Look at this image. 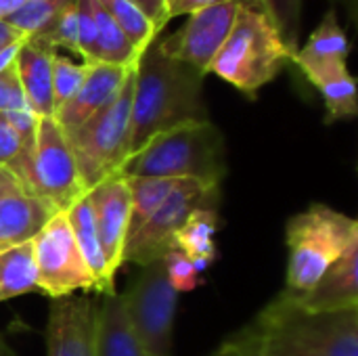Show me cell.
<instances>
[{"label":"cell","instance_id":"obj_39","mask_svg":"<svg viewBox=\"0 0 358 356\" xmlns=\"http://www.w3.org/2000/svg\"><path fill=\"white\" fill-rule=\"evenodd\" d=\"M27 0H0V21H6L15 10H19Z\"/></svg>","mask_w":358,"mask_h":356},{"label":"cell","instance_id":"obj_16","mask_svg":"<svg viewBox=\"0 0 358 356\" xmlns=\"http://www.w3.org/2000/svg\"><path fill=\"white\" fill-rule=\"evenodd\" d=\"M310 313L358 308V239L304 294H294Z\"/></svg>","mask_w":358,"mask_h":356},{"label":"cell","instance_id":"obj_17","mask_svg":"<svg viewBox=\"0 0 358 356\" xmlns=\"http://www.w3.org/2000/svg\"><path fill=\"white\" fill-rule=\"evenodd\" d=\"M57 50L25 38L15 55V71L27 109L36 118H55L52 103V55Z\"/></svg>","mask_w":358,"mask_h":356},{"label":"cell","instance_id":"obj_37","mask_svg":"<svg viewBox=\"0 0 358 356\" xmlns=\"http://www.w3.org/2000/svg\"><path fill=\"white\" fill-rule=\"evenodd\" d=\"M17 193H25V189L21 187V183L6 168L0 166V197H4V195H17Z\"/></svg>","mask_w":358,"mask_h":356},{"label":"cell","instance_id":"obj_14","mask_svg":"<svg viewBox=\"0 0 358 356\" xmlns=\"http://www.w3.org/2000/svg\"><path fill=\"white\" fill-rule=\"evenodd\" d=\"M348 52H350L348 36L342 29L336 10H329L321 19L319 27L310 34L308 42L296 50L292 61L304 71V76L315 86H319L348 71L346 67Z\"/></svg>","mask_w":358,"mask_h":356},{"label":"cell","instance_id":"obj_19","mask_svg":"<svg viewBox=\"0 0 358 356\" xmlns=\"http://www.w3.org/2000/svg\"><path fill=\"white\" fill-rule=\"evenodd\" d=\"M65 214H67L71 233L76 237V243L80 248V254L94 279V292H99L103 296L115 294V290H113L115 279L109 277V273H107V264H105L99 233H96L94 212H92V204H90L88 195L80 197Z\"/></svg>","mask_w":358,"mask_h":356},{"label":"cell","instance_id":"obj_18","mask_svg":"<svg viewBox=\"0 0 358 356\" xmlns=\"http://www.w3.org/2000/svg\"><path fill=\"white\" fill-rule=\"evenodd\" d=\"M52 214L46 201L29 193L0 197V252L31 241Z\"/></svg>","mask_w":358,"mask_h":356},{"label":"cell","instance_id":"obj_21","mask_svg":"<svg viewBox=\"0 0 358 356\" xmlns=\"http://www.w3.org/2000/svg\"><path fill=\"white\" fill-rule=\"evenodd\" d=\"M96 356H149L128 325L120 294H109L99 304Z\"/></svg>","mask_w":358,"mask_h":356},{"label":"cell","instance_id":"obj_34","mask_svg":"<svg viewBox=\"0 0 358 356\" xmlns=\"http://www.w3.org/2000/svg\"><path fill=\"white\" fill-rule=\"evenodd\" d=\"M25 105V97L15 71V63L10 67H6L4 71H0V113H8L15 109H23Z\"/></svg>","mask_w":358,"mask_h":356},{"label":"cell","instance_id":"obj_15","mask_svg":"<svg viewBox=\"0 0 358 356\" xmlns=\"http://www.w3.org/2000/svg\"><path fill=\"white\" fill-rule=\"evenodd\" d=\"M132 67L88 63V73L80 90L55 113V120L61 126V130L69 134L71 130L82 126L88 118H92L96 111H101L107 103H111Z\"/></svg>","mask_w":358,"mask_h":356},{"label":"cell","instance_id":"obj_36","mask_svg":"<svg viewBox=\"0 0 358 356\" xmlns=\"http://www.w3.org/2000/svg\"><path fill=\"white\" fill-rule=\"evenodd\" d=\"M128 2H132L134 6H138L159 29H164L166 23L170 21L168 8H166V2L168 0H128Z\"/></svg>","mask_w":358,"mask_h":356},{"label":"cell","instance_id":"obj_38","mask_svg":"<svg viewBox=\"0 0 358 356\" xmlns=\"http://www.w3.org/2000/svg\"><path fill=\"white\" fill-rule=\"evenodd\" d=\"M21 40H25V36L21 34V31H17L13 25H8L6 21H0V50H4L6 46H10V44H17V42H21Z\"/></svg>","mask_w":358,"mask_h":356},{"label":"cell","instance_id":"obj_33","mask_svg":"<svg viewBox=\"0 0 358 356\" xmlns=\"http://www.w3.org/2000/svg\"><path fill=\"white\" fill-rule=\"evenodd\" d=\"M78 55L84 63H96V27L90 0H78Z\"/></svg>","mask_w":358,"mask_h":356},{"label":"cell","instance_id":"obj_7","mask_svg":"<svg viewBox=\"0 0 358 356\" xmlns=\"http://www.w3.org/2000/svg\"><path fill=\"white\" fill-rule=\"evenodd\" d=\"M141 269L130 290L120 296L128 325L147 355L172 356V327L178 294L168 281L164 258Z\"/></svg>","mask_w":358,"mask_h":356},{"label":"cell","instance_id":"obj_11","mask_svg":"<svg viewBox=\"0 0 358 356\" xmlns=\"http://www.w3.org/2000/svg\"><path fill=\"white\" fill-rule=\"evenodd\" d=\"M241 10L239 0H227L189 15V21L172 36L157 40L159 50L208 76L214 57L229 38Z\"/></svg>","mask_w":358,"mask_h":356},{"label":"cell","instance_id":"obj_24","mask_svg":"<svg viewBox=\"0 0 358 356\" xmlns=\"http://www.w3.org/2000/svg\"><path fill=\"white\" fill-rule=\"evenodd\" d=\"M94 27H96V63L117 65V67H132L136 65V50L122 34L117 23L105 10L99 0H90Z\"/></svg>","mask_w":358,"mask_h":356},{"label":"cell","instance_id":"obj_6","mask_svg":"<svg viewBox=\"0 0 358 356\" xmlns=\"http://www.w3.org/2000/svg\"><path fill=\"white\" fill-rule=\"evenodd\" d=\"M357 239V220L325 204H315L289 218L285 229L289 250L285 290L308 292Z\"/></svg>","mask_w":358,"mask_h":356},{"label":"cell","instance_id":"obj_5","mask_svg":"<svg viewBox=\"0 0 358 356\" xmlns=\"http://www.w3.org/2000/svg\"><path fill=\"white\" fill-rule=\"evenodd\" d=\"M132 88L134 67L128 71L111 103L65 134L86 193L103 180L124 174V166L130 159Z\"/></svg>","mask_w":358,"mask_h":356},{"label":"cell","instance_id":"obj_32","mask_svg":"<svg viewBox=\"0 0 358 356\" xmlns=\"http://www.w3.org/2000/svg\"><path fill=\"white\" fill-rule=\"evenodd\" d=\"M164 264H166L168 281L176 294L178 292H191L199 285V273H197L193 260L187 258L180 250L170 248L164 256Z\"/></svg>","mask_w":358,"mask_h":356},{"label":"cell","instance_id":"obj_10","mask_svg":"<svg viewBox=\"0 0 358 356\" xmlns=\"http://www.w3.org/2000/svg\"><path fill=\"white\" fill-rule=\"evenodd\" d=\"M218 201L220 187H206L197 180L182 178L162 208L126 241L124 262L147 266L162 260L172 248V239L189 214L203 206H218Z\"/></svg>","mask_w":358,"mask_h":356},{"label":"cell","instance_id":"obj_35","mask_svg":"<svg viewBox=\"0 0 358 356\" xmlns=\"http://www.w3.org/2000/svg\"><path fill=\"white\" fill-rule=\"evenodd\" d=\"M227 0H168L166 8H168V17H178V15H193L197 10H203L208 6L220 4Z\"/></svg>","mask_w":358,"mask_h":356},{"label":"cell","instance_id":"obj_29","mask_svg":"<svg viewBox=\"0 0 358 356\" xmlns=\"http://www.w3.org/2000/svg\"><path fill=\"white\" fill-rule=\"evenodd\" d=\"M327 109V124L338 120H348L358 113L357 101V80L350 71H344L323 84L317 86Z\"/></svg>","mask_w":358,"mask_h":356},{"label":"cell","instance_id":"obj_12","mask_svg":"<svg viewBox=\"0 0 358 356\" xmlns=\"http://www.w3.org/2000/svg\"><path fill=\"white\" fill-rule=\"evenodd\" d=\"M86 195L92 204L107 273L109 277L115 279V273L124 264V248L128 241V225H130L128 178L126 174L111 176L101 185H96L94 189H90Z\"/></svg>","mask_w":358,"mask_h":356},{"label":"cell","instance_id":"obj_1","mask_svg":"<svg viewBox=\"0 0 358 356\" xmlns=\"http://www.w3.org/2000/svg\"><path fill=\"white\" fill-rule=\"evenodd\" d=\"M212 356H358V308L310 313L285 290Z\"/></svg>","mask_w":358,"mask_h":356},{"label":"cell","instance_id":"obj_27","mask_svg":"<svg viewBox=\"0 0 358 356\" xmlns=\"http://www.w3.org/2000/svg\"><path fill=\"white\" fill-rule=\"evenodd\" d=\"M71 2L76 0H27L6 19V23L21 31L25 38H42L48 34L61 10Z\"/></svg>","mask_w":358,"mask_h":356},{"label":"cell","instance_id":"obj_13","mask_svg":"<svg viewBox=\"0 0 358 356\" xmlns=\"http://www.w3.org/2000/svg\"><path fill=\"white\" fill-rule=\"evenodd\" d=\"M99 304L88 296L59 298L46 323V356H96Z\"/></svg>","mask_w":358,"mask_h":356},{"label":"cell","instance_id":"obj_26","mask_svg":"<svg viewBox=\"0 0 358 356\" xmlns=\"http://www.w3.org/2000/svg\"><path fill=\"white\" fill-rule=\"evenodd\" d=\"M241 6L262 15L279 31L285 46L296 55L300 34V0H239Z\"/></svg>","mask_w":358,"mask_h":356},{"label":"cell","instance_id":"obj_20","mask_svg":"<svg viewBox=\"0 0 358 356\" xmlns=\"http://www.w3.org/2000/svg\"><path fill=\"white\" fill-rule=\"evenodd\" d=\"M216 231H218V206L197 208L176 231L172 239V248L180 250L187 258H191L197 273H201L218 258V250L214 243Z\"/></svg>","mask_w":358,"mask_h":356},{"label":"cell","instance_id":"obj_25","mask_svg":"<svg viewBox=\"0 0 358 356\" xmlns=\"http://www.w3.org/2000/svg\"><path fill=\"white\" fill-rule=\"evenodd\" d=\"M99 2L117 23L122 34L128 38V42L136 50V55H141L159 36L162 29L132 2L128 0H99Z\"/></svg>","mask_w":358,"mask_h":356},{"label":"cell","instance_id":"obj_8","mask_svg":"<svg viewBox=\"0 0 358 356\" xmlns=\"http://www.w3.org/2000/svg\"><path fill=\"white\" fill-rule=\"evenodd\" d=\"M38 292L52 300L67 298L78 290L94 292V279L80 254L65 212H55L31 239Z\"/></svg>","mask_w":358,"mask_h":356},{"label":"cell","instance_id":"obj_9","mask_svg":"<svg viewBox=\"0 0 358 356\" xmlns=\"http://www.w3.org/2000/svg\"><path fill=\"white\" fill-rule=\"evenodd\" d=\"M29 195L46 201L55 212H67L86 195L67 136L55 118H38L36 124Z\"/></svg>","mask_w":358,"mask_h":356},{"label":"cell","instance_id":"obj_3","mask_svg":"<svg viewBox=\"0 0 358 356\" xmlns=\"http://www.w3.org/2000/svg\"><path fill=\"white\" fill-rule=\"evenodd\" d=\"M124 174L189 178L206 187H220L227 174L224 136L210 120L172 128L134 153Z\"/></svg>","mask_w":358,"mask_h":356},{"label":"cell","instance_id":"obj_23","mask_svg":"<svg viewBox=\"0 0 358 356\" xmlns=\"http://www.w3.org/2000/svg\"><path fill=\"white\" fill-rule=\"evenodd\" d=\"M38 292L31 241L0 252V302Z\"/></svg>","mask_w":358,"mask_h":356},{"label":"cell","instance_id":"obj_4","mask_svg":"<svg viewBox=\"0 0 358 356\" xmlns=\"http://www.w3.org/2000/svg\"><path fill=\"white\" fill-rule=\"evenodd\" d=\"M294 59L266 17L241 6L235 25L214 57L210 71L254 99Z\"/></svg>","mask_w":358,"mask_h":356},{"label":"cell","instance_id":"obj_30","mask_svg":"<svg viewBox=\"0 0 358 356\" xmlns=\"http://www.w3.org/2000/svg\"><path fill=\"white\" fill-rule=\"evenodd\" d=\"M88 73V63H73L67 57L55 52L52 55V103L55 113L80 90L84 78Z\"/></svg>","mask_w":358,"mask_h":356},{"label":"cell","instance_id":"obj_22","mask_svg":"<svg viewBox=\"0 0 358 356\" xmlns=\"http://www.w3.org/2000/svg\"><path fill=\"white\" fill-rule=\"evenodd\" d=\"M130 187V225L128 239L162 208L168 195L178 187L182 178L162 176H126Z\"/></svg>","mask_w":358,"mask_h":356},{"label":"cell","instance_id":"obj_31","mask_svg":"<svg viewBox=\"0 0 358 356\" xmlns=\"http://www.w3.org/2000/svg\"><path fill=\"white\" fill-rule=\"evenodd\" d=\"M29 40L40 42V44H44V46H48L52 50L63 46V48L78 55V0L61 10V15L57 17V21L52 23V27L48 29L46 36L29 38Z\"/></svg>","mask_w":358,"mask_h":356},{"label":"cell","instance_id":"obj_2","mask_svg":"<svg viewBox=\"0 0 358 356\" xmlns=\"http://www.w3.org/2000/svg\"><path fill=\"white\" fill-rule=\"evenodd\" d=\"M157 40L138 55L134 65L130 157L157 134L210 120L203 103L206 76L187 63L166 57Z\"/></svg>","mask_w":358,"mask_h":356},{"label":"cell","instance_id":"obj_28","mask_svg":"<svg viewBox=\"0 0 358 356\" xmlns=\"http://www.w3.org/2000/svg\"><path fill=\"white\" fill-rule=\"evenodd\" d=\"M31 143H25L19 132L8 124L4 113H0V166L6 168L29 193L31 176Z\"/></svg>","mask_w":358,"mask_h":356}]
</instances>
